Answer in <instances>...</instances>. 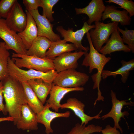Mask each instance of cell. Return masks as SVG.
<instances>
[{
	"instance_id": "obj_1",
	"label": "cell",
	"mask_w": 134,
	"mask_h": 134,
	"mask_svg": "<svg viewBox=\"0 0 134 134\" xmlns=\"http://www.w3.org/2000/svg\"><path fill=\"white\" fill-rule=\"evenodd\" d=\"M2 82L5 110L14 119L15 125L21 118L22 106L27 104L25 94L22 83L10 76Z\"/></svg>"
},
{
	"instance_id": "obj_2",
	"label": "cell",
	"mask_w": 134,
	"mask_h": 134,
	"mask_svg": "<svg viewBox=\"0 0 134 134\" xmlns=\"http://www.w3.org/2000/svg\"><path fill=\"white\" fill-rule=\"evenodd\" d=\"M86 38L89 45V52H85V58L83 60L82 65L86 67H89V73H91L94 69H96L97 73L93 74L92 78L94 83L93 89L97 88L98 96L101 95L100 89V84L101 80V74L106 64L111 59V58L106 57L104 54L100 53L93 46L89 32L86 34Z\"/></svg>"
},
{
	"instance_id": "obj_3",
	"label": "cell",
	"mask_w": 134,
	"mask_h": 134,
	"mask_svg": "<svg viewBox=\"0 0 134 134\" xmlns=\"http://www.w3.org/2000/svg\"><path fill=\"white\" fill-rule=\"evenodd\" d=\"M9 76L21 83L35 79H40L49 83H53L58 73L55 70L44 72L34 69L25 70L17 67L9 57L8 59Z\"/></svg>"
},
{
	"instance_id": "obj_4",
	"label": "cell",
	"mask_w": 134,
	"mask_h": 134,
	"mask_svg": "<svg viewBox=\"0 0 134 134\" xmlns=\"http://www.w3.org/2000/svg\"><path fill=\"white\" fill-rule=\"evenodd\" d=\"M12 57L15 65L20 68L25 67L44 72L55 70L53 60L46 57L40 58L14 53H12Z\"/></svg>"
},
{
	"instance_id": "obj_5",
	"label": "cell",
	"mask_w": 134,
	"mask_h": 134,
	"mask_svg": "<svg viewBox=\"0 0 134 134\" xmlns=\"http://www.w3.org/2000/svg\"><path fill=\"white\" fill-rule=\"evenodd\" d=\"M89 78L86 73L75 69H69L58 73L53 83L55 85L66 88H78L84 85Z\"/></svg>"
},
{
	"instance_id": "obj_6",
	"label": "cell",
	"mask_w": 134,
	"mask_h": 134,
	"mask_svg": "<svg viewBox=\"0 0 134 134\" xmlns=\"http://www.w3.org/2000/svg\"><path fill=\"white\" fill-rule=\"evenodd\" d=\"M95 28L89 32L93 46L99 52L108 41L110 35L117 29L119 23L112 22L105 23L98 21L95 22Z\"/></svg>"
},
{
	"instance_id": "obj_7",
	"label": "cell",
	"mask_w": 134,
	"mask_h": 134,
	"mask_svg": "<svg viewBox=\"0 0 134 134\" xmlns=\"http://www.w3.org/2000/svg\"><path fill=\"white\" fill-rule=\"evenodd\" d=\"M0 38L5 43L7 50L11 49L18 54L27 55L26 49L21 39L17 33L10 29L3 18H0Z\"/></svg>"
},
{
	"instance_id": "obj_8",
	"label": "cell",
	"mask_w": 134,
	"mask_h": 134,
	"mask_svg": "<svg viewBox=\"0 0 134 134\" xmlns=\"http://www.w3.org/2000/svg\"><path fill=\"white\" fill-rule=\"evenodd\" d=\"M95 27V25H89L86 22H85L82 28L75 32L73 31L72 28H69L66 30L62 26L57 27L56 30L66 42L72 43L80 51L88 52L89 48L83 46L82 41L85 34Z\"/></svg>"
},
{
	"instance_id": "obj_9",
	"label": "cell",
	"mask_w": 134,
	"mask_h": 134,
	"mask_svg": "<svg viewBox=\"0 0 134 134\" xmlns=\"http://www.w3.org/2000/svg\"><path fill=\"white\" fill-rule=\"evenodd\" d=\"M5 19V23L8 27L16 33L23 31L27 22V15L17 0L14 4Z\"/></svg>"
},
{
	"instance_id": "obj_10",
	"label": "cell",
	"mask_w": 134,
	"mask_h": 134,
	"mask_svg": "<svg viewBox=\"0 0 134 134\" xmlns=\"http://www.w3.org/2000/svg\"><path fill=\"white\" fill-rule=\"evenodd\" d=\"M110 96L112 103V108L109 112L102 116L101 119L104 120L109 117L112 118L114 122V127L119 129L120 132L122 133L123 131L119 125V122L121 118H124V116L128 115L129 113L127 111L122 112V109L124 106H133L134 103L132 102H127V100H118L117 98L115 93L112 90L111 91Z\"/></svg>"
},
{
	"instance_id": "obj_11",
	"label": "cell",
	"mask_w": 134,
	"mask_h": 134,
	"mask_svg": "<svg viewBox=\"0 0 134 134\" xmlns=\"http://www.w3.org/2000/svg\"><path fill=\"white\" fill-rule=\"evenodd\" d=\"M85 52H67L56 57L53 60L55 70L58 73L68 69H75L78 66V60Z\"/></svg>"
},
{
	"instance_id": "obj_12",
	"label": "cell",
	"mask_w": 134,
	"mask_h": 134,
	"mask_svg": "<svg viewBox=\"0 0 134 134\" xmlns=\"http://www.w3.org/2000/svg\"><path fill=\"white\" fill-rule=\"evenodd\" d=\"M29 12L36 24L38 36L45 37L52 42L61 40L60 36L54 32L53 25L46 18L40 14L38 9Z\"/></svg>"
},
{
	"instance_id": "obj_13",
	"label": "cell",
	"mask_w": 134,
	"mask_h": 134,
	"mask_svg": "<svg viewBox=\"0 0 134 134\" xmlns=\"http://www.w3.org/2000/svg\"><path fill=\"white\" fill-rule=\"evenodd\" d=\"M106 8L102 0H92L89 4L83 8H75L77 15L85 14L89 19L87 22L91 25L94 22L101 21L102 14Z\"/></svg>"
},
{
	"instance_id": "obj_14",
	"label": "cell",
	"mask_w": 134,
	"mask_h": 134,
	"mask_svg": "<svg viewBox=\"0 0 134 134\" xmlns=\"http://www.w3.org/2000/svg\"><path fill=\"white\" fill-rule=\"evenodd\" d=\"M84 104L75 98H70L67 100L66 102L61 104L60 108L62 109L67 108L70 109L80 119L81 125H86L90 121L95 119H100L101 110L96 115L91 116L86 114L84 112Z\"/></svg>"
},
{
	"instance_id": "obj_15",
	"label": "cell",
	"mask_w": 134,
	"mask_h": 134,
	"mask_svg": "<svg viewBox=\"0 0 134 134\" xmlns=\"http://www.w3.org/2000/svg\"><path fill=\"white\" fill-rule=\"evenodd\" d=\"M50 109L49 104L46 103L42 110L36 114L37 122L44 126L46 134H50L53 132V130L51 126V123L53 120L58 117H68L71 114L70 112L68 111L64 113H59L52 111Z\"/></svg>"
},
{
	"instance_id": "obj_16",
	"label": "cell",
	"mask_w": 134,
	"mask_h": 134,
	"mask_svg": "<svg viewBox=\"0 0 134 134\" xmlns=\"http://www.w3.org/2000/svg\"><path fill=\"white\" fill-rule=\"evenodd\" d=\"M15 125L18 129L23 130H36L38 129L36 114L27 104L22 106L21 118Z\"/></svg>"
},
{
	"instance_id": "obj_17",
	"label": "cell",
	"mask_w": 134,
	"mask_h": 134,
	"mask_svg": "<svg viewBox=\"0 0 134 134\" xmlns=\"http://www.w3.org/2000/svg\"><path fill=\"white\" fill-rule=\"evenodd\" d=\"M83 87L68 88L60 87L53 83L50 92V97L46 101L50 108L58 112L60 108V102L64 96L68 93L73 91H82Z\"/></svg>"
},
{
	"instance_id": "obj_18",
	"label": "cell",
	"mask_w": 134,
	"mask_h": 134,
	"mask_svg": "<svg viewBox=\"0 0 134 134\" xmlns=\"http://www.w3.org/2000/svg\"><path fill=\"white\" fill-rule=\"evenodd\" d=\"M111 35L106 44L99 51L100 53L106 55L108 54L111 55V53L116 51H131L128 46L124 43L117 29Z\"/></svg>"
},
{
	"instance_id": "obj_19",
	"label": "cell",
	"mask_w": 134,
	"mask_h": 134,
	"mask_svg": "<svg viewBox=\"0 0 134 134\" xmlns=\"http://www.w3.org/2000/svg\"><path fill=\"white\" fill-rule=\"evenodd\" d=\"M129 14L125 10H121L114 5H107L102 14L101 20L103 21L109 18L112 22L120 23L123 26H129L131 24V19Z\"/></svg>"
},
{
	"instance_id": "obj_20",
	"label": "cell",
	"mask_w": 134,
	"mask_h": 134,
	"mask_svg": "<svg viewBox=\"0 0 134 134\" xmlns=\"http://www.w3.org/2000/svg\"><path fill=\"white\" fill-rule=\"evenodd\" d=\"M26 13L27 16L26 26L23 31L17 34L28 50L38 36V31L35 22L30 12L26 11Z\"/></svg>"
},
{
	"instance_id": "obj_21",
	"label": "cell",
	"mask_w": 134,
	"mask_h": 134,
	"mask_svg": "<svg viewBox=\"0 0 134 134\" xmlns=\"http://www.w3.org/2000/svg\"><path fill=\"white\" fill-rule=\"evenodd\" d=\"M52 42L45 37L38 36L27 50L26 55L40 58L46 57L47 51L49 48Z\"/></svg>"
},
{
	"instance_id": "obj_22",
	"label": "cell",
	"mask_w": 134,
	"mask_h": 134,
	"mask_svg": "<svg viewBox=\"0 0 134 134\" xmlns=\"http://www.w3.org/2000/svg\"><path fill=\"white\" fill-rule=\"evenodd\" d=\"M27 82L43 105L45 102L48 95L49 94L53 83L48 82L40 79L30 80Z\"/></svg>"
},
{
	"instance_id": "obj_23",
	"label": "cell",
	"mask_w": 134,
	"mask_h": 134,
	"mask_svg": "<svg viewBox=\"0 0 134 134\" xmlns=\"http://www.w3.org/2000/svg\"><path fill=\"white\" fill-rule=\"evenodd\" d=\"M77 50L73 44H69L64 39L52 42L46 53L47 58L53 60L55 58L65 52H70Z\"/></svg>"
},
{
	"instance_id": "obj_24",
	"label": "cell",
	"mask_w": 134,
	"mask_h": 134,
	"mask_svg": "<svg viewBox=\"0 0 134 134\" xmlns=\"http://www.w3.org/2000/svg\"><path fill=\"white\" fill-rule=\"evenodd\" d=\"M121 62L122 66L116 70L112 71L103 70L101 73V77L103 79L111 76L115 78L117 75H120L121 76L122 81L123 83H125L128 79L130 71L134 69V59H132L128 61L122 60Z\"/></svg>"
},
{
	"instance_id": "obj_25",
	"label": "cell",
	"mask_w": 134,
	"mask_h": 134,
	"mask_svg": "<svg viewBox=\"0 0 134 134\" xmlns=\"http://www.w3.org/2000/svg\"><path fill=\"white\" fill-rule=\"evenodd\" d=\"M23 87L27 101V103L36 114L41 112L43 109V104L27 81L21 83Z\"/></svg>"
},
{
	"instance_id": "obj_26",
	"label": "cell",
	"mask_w": 134,
	"mask_h": 134,
	"mask_svg": "<svg viewBox=\"0 0 134 134\" xmlns=\"http://www.w3.org/2000/svg\"><path fill=\"white\" fill-rule=\"evenodd\" d=\"M10 53L5 46L4 42H0V81H3L9 76L8 59Z\"/></svg>"
},
{
	"instance_id": "obj_27",
	"label": "cell",
	"mask_w": 134,
	"mask_h": 134,
	"mask_svg": "<svg viewBox=\"0 0 134 134\" xmlns=\"http://www.w3.org/2000/svg\"><path fill=\"white\" fill-rule=\"evenodd\" d=\"M102 129V127L98 125L92 124L86 126L77 123L66 134H91L101 132Z\"/></svg>"
},
{
	"instance_id": "obj_28",
	"label": "cell",
	"mask_w": 134,
	"mask_h": 134,
	"mask_svg": "<svg viewBox=\"0 0 134 134\" xmlns=\"http://www.w3.org/2000/svg\"><path fill=\"white\" fill-rule=\"evenodd\" d=\"M59 0H41V7L43 9V16L50 22L54 20L52 15L54 6L58 2Z\"/></svg>"
},
{
	"instance_id": "obj_29",
	"label": "cell",
	"mask_w": 134,
	"mask_h": 134,
	"mask_svg": "<svg viewBox=\"0 0 134 134\" xmlns=\"http://www.w3.org/2000/svg\"><path fill=\"white\" fill-rule=\"evenodd\" d=\"M117 29L122 34V38L124 43L127 44L131 51L134 53V30H129L127 28L123 30L118 26Z\"/></svg>"
},
{
	"instance_id": "obj_30",
	"label": "cell",
	"mask_w": 134,
	"mask_h": 134,
	"mask_svg": "<svg viewBox=\"0 0 134 134\" xmlns=\"http://www.w3.org/2000/svg\"><path fill=\"white\" fill-rule=\"evenodd\" d=\"M107 3H113L119 6L118 8H123L129 13L130 16L134 15V2L130 0H108L105 1Z\"/></svg>"
},
{
	"instance_id": "obj_31",
	"label": "cell",
	"mask_w": 134,
	"mask_h": 134,
	"mask_svg": "<svg viewBox=\"0 0 134 134\" xmlns=\"http://www.w3.org/2000/svg\"><path fill=\"white\" fill-rule=\"evenodd\" d=\"M16 0H1L0 1V17L5 18Z\"/></svg>"
},
{
	"instance_id": "obj_32",
	"label": "cell",
	"mask_w": 134,
	"mask_h": 134,
	"mask_svg": "<svg viewBox=\"0 0 134 134\" xmlns=\"http://www.w3.org/2000/svg\"><path fill=\"white\" fill-rule=\"evenodd\" d=\"M23 3L27 11L30 12L37 9L38 7H41V0H23Z\"/></svg>"
},
{
	"instance_id": "obj_33",
	"label": "cell",
	"mask_w": 134,
	"mask_h": 134,
	"mask_svg": "<svg viewBox=\"0 0 134 134\" xmlns=\"http://www.w3.org/2000/svg\"><path fill=\"white\" fill-rule=\"evenodd\" d=\"M101 132L102 134H120L121 133L117 129L109 125H107L105 128L102 130Z\"/></svg>"
},
{
	"instance_id": "obj_34",
	"label": "cell",
	"mask_w": 134,
	"mask_h": 134,
	"mask_svg": "<svg viewBox=\"0 0 134 134\" xmlns=\"http://www.w3.org/2000/svg\"><path fill=\"white\" fill-rule=\"evenodd\" d=\"M3 88L2 81H0V109L3 113L5 115L7 114L4 105L3 103Z\"/></svg>"
},
{
	"instance_id": "obj_35",
	"label": "cell",
	"mask_w": 134,
	"mask_h": 134,
	"mask_svg": "<svg viewBox=\"0 0 134 134\" xmlns=\"http://www.w3.org/2000/svg\"><path fill=\"white\" fill-rule=\"evenodd\" d=\"M6 121L13 122L14 119L13 118L10 116L6 117H0V122Z\"/></svg>"
},
{
	"instance_id": "obj_36",
	"label": "cell",
	"mask_w": 134,
	"mask_h": 134,
	"mask_svg": "<svg viewBox=\"0 0 134 134\" xmlns=\"http://www.w3.org/2000/svg\"><path fill=\"white\" fill-rule=\"evenodd\" d=\"M104 99H103V100H101L102 101H103V100H104ZM96 101H98V100H97V99H96Z\"/></svg>"
},
{
	"instance_id": "obj_37",
	"label": "cell",
	"mask_w": 134,
	"mask_h": 134,
	"mask_svg": "<svg viewBox=\"0 0 134 134\" xmlns=\"http://www.w3.org/2000/svg\"><path fill=\"white\" fill-rule=\"evenodd\" d=\"M130 134H134V133H130Z\"/></svg>"
},
{
	"instance_id": "obj_38",
	"label": "cell",
	"mask_w": 134,
	"mask_h": 134,
	"mask_svg": "<svg viewBox=\"0 0 134 134\" xmlns=\"http://www.w3.org/2000/svg\"><path fill=\"white\" fill-rule=\"evenodd\" d=\"M1 111V110L0 109V111Z\"/></svg>"
},
{
	"instance_id": "obj_39",
	"label": "cell",
	"mask_w": 134,
	"mask_h": 134,
	"mask_svg": "<svg viewBox=\"0 0 134 134\" xmlns=\"http://www.w3.org/2000/svg\"></svg>"
},
{
	"instance_id": "obj_40",
	"label": "cell",
	"mask_w": 134,
	"mask_h": 134,
	"mask_svg": "<svg viewBox=\"0 0 134 134\" xmlns=\"http://www.w3.org/2000/svg\"><path fill=\"white\" fill-rule=\"evenodd\" d=\"M1 18L0 17V18Z\"/></svg>"
}]
</instances>
